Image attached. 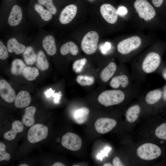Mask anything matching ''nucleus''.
I'll use <instances>...</instances> for the list:
<instances>
[{
	"instance_id": "c9c22d12",
	"label": "nucleus",
	"mask_w": 166,
	"mask_h": 166,
	"mask_svg": "<svg viewBox=\"0 0 166 166\" xmlns=\"http://www.w3.org/2000/svg\"><path fill=\"white\" fill-rule=\"evenodd\" d=\"M160 75L166 81V62L163 61L160 66L156 72Z\"/></svg>"
},
{
	"instance_id": "f03ea898",
	"label": "nucleus",
	"mask_w": 166,
	"mask_h": 166,
	"mask_svg": "<svg viewBox=\"0 0 166 166\" xmlns=\"http://www.w3.org/2000/svg\"><path fill=\"white\" fill-rule=\"evenodd\" d=\"M140 91L139 86L134 88L121 89H113L101 92L98 97V101L105 107L119 104L123 102L126 97L133 96Z\"/></svg>"
},
{
	"instance_id": "393cba45",
	"label": "nucleus",
	"mask_w": 166,
	"mask_h": 166,
	"mask_svg": "<svg viewBox=\"0 0 166 166\" xmlns=\"http://www.w3.org/2000/svg\"><path fill=\"white\" fill-rule=\"evenodd\" d=\"M26 67L25 64L22 60L18 59H14L11 63V73L16 76L20 75L23 73Z\"/></svg>"
},
{
	"instance_id": "e433bc0d",
	"label": "nucleus",
	"mask_w": 166,
	"mask_h": 166,
	"mask_svg": "<svg viewBox=\"0 0 166 166\" xmlns=\"http://www.w3.org/2000/svg\"><path fill=\"white\" fill-rule=\"evenodd\" d=\"M110 150V148L109 147H105L104 150H101L100 153L98 154L97 155V158L101 160L103 157L105 156H107V154Z\"/></svg>"
},
{
	"instance_id": "b1692460",
	"label": "nucleus",
	"mask_w": 166,
	"mask_h": 166,
	"mask_svg": "<svg viewBox=\"0 0 166 166\" xmlns=\"http://www.w3.org/2000/svg\"><path fill=\"white\" fill-rule=\"evenodd\" d=\"M89 113V109L85 107H81L76 110L74 114L76 122L79 124L84 123L88 119Z\"/></svg>"
},
{
	"instance_id": "4be33fe9",
	"label": "nucleus",
	"mask_w": 166,
	"mask_h": 166,
	"mask_svg": "<svg viewBox=\"0 0 166 166\" xmlns=\"http://www.w3.org/2000/svg\"><path fill=\"white\" fill-rule=\"evenodd\" d=\"M7 46L9 52L12 53L14 52L17 55L23 53L26 49L25 45L18 42L14 38H11L8 40Z\"/></svg>"
},
{
	"instance_id": "ea45409f",
	"label": "nucleus",
	"mask_w": 166,
	"mask_h": 166,
	"mask_svg": "<svg viewBox=\"0 0 166 166\" xmlns=\"http://www.w3.org/2000/svg\"><path fill=\"white\" fill-rule=\"evenodd\" d=\"M117 11L118 14L122 15L125 14L128 12L127 9L123 6L119 7Z\"/></svg>"
},
{
	"instance_id": "423d86ee",
	"label": "nucleus",
	"mask_w": 166,
	"mask_h": 166,
	"mask_svg": "<svg viewBox=\"0 0 166 166\" xmlns=\"http://www.w3.org/2000/svg\"><path fill=\"white\" fill-rule=\"evenodd\" d=\"M136 154L140 159L150 160L155 159L160 156L161 150L157 145L152 143H144L137 149Z\"/></svg>"
},
{
	"instance_id": "aec40b11",
	"label": "nucleus",
	"mask_w": 166,
	"mask_h": 166,
	"mask_svg": "<svg viewBox=\"0 0 166 166\" xmlns=\"http://www.w3.org/2000/svg\"><path fill=\"white\" fill-rule=\"evenodd\" d=\"M141 111V107L138 104H135L131 106L128 109L125 113L127 121L131 123L135 122L138 118Z\"/></svg>"
},
{
	"instance_id": "f257e3e1",
	"label": "nucleus",
	"mask_w": 166,
	"mask_h": 166,
	"mask_svg": "<svg viewBox=\"0 0 166 166\" xmlns=\"http://www.w3.org/2000/svg\"><path fill=\"white\" fill-rule=\"evenodd\" d=\"M166 50V45L157 44L134 60L131 65V74L134 79L140 83L148 74L155 73L163 61L162 57Z\"/></svg>"
},
{
	"instance_id": "2eb2a0df",
	"label": "nucleus",
	"mask_w": 166,
	"mask_h": 166,
	"mask_svg": "<svg viewBox=\"0 0 166 166\" xmlns=\"http://www.w3.org/2000/svg\"><path fill=\"white\" fill-rule=\"evenodd\" d=\"M162 93V87L150 90L146 94L144 101L149 105H155L161 101Z\"/></svg>"
},
{
	"instance_id": "dca6fc26",
	"label": "nucleus",
	"mask_w": 166,
	"mask_h": 166,
	"mask_svg": "<svg viewBox=\"0 0 166 166\" xmlns=\"http://www.w3.org/2000/svg\"><path fill=\"white\" fill-rule=\"evenodd\" d=\"M31 101L29 93L26 91H20L16 96L14 100L15 106L18 108H23L28 106Z\"/></svg>"
},
{
	"instance_id": "f8f14e48",
	"label": "nucleus",
	"mask_w": 166,
	"mask_h": 166,
	"mask_svg": "<svg viewBox=\"0 0 166 166\" xmlns=\"http://www.w3.org/2000/svg\"><path fill=\"white\" fill-rule=\"evenodd\" d=\"M0 95L5 101L12 103L16 97L15 92L9 84L3 79L0 81Z\"/></svg>"
},
{
	"instance_id": "49530a36",
	"label": "nucleus",
	"mask_w": 166,
	"mask_h": 166,
	"mask_svg": "<svg viewBox=\"0 0 166 166\" xmlns=\"http://www.w3.org/2000/svg\"><path fill=\"white\" fill-rule=\"evenodd\" d=\"M29 166V165L25 164H22L19 165V166Z\"/></svg>"
},
{
	"instance_id": "c756f323",
	"label": "nucleus",
	"mask_w": 166,
	"mask_h": 166,
	"mask_svg": "<svg viewBox=\"0 0 166 166\" xmlns=\"http://www.w3.org/2000/svg\"><path fill=\"white\" fill-rule=\"evenodd\" d=\"M76 81L81 86H89L94 83L95 78L92 76L81 75L77 77Z\"/></svg>"
},
{
	"instance_id": "5701e85b",
	"label": "nucleus",
	"mask_w": 166,
	"mask_h": 166,
	"mask_svg": "<svg viewBox=\"0 0 166 166\" xmlns=\"http://www.w3.org/2000/svg\"><path fill=\"white\" fill-rule=\"evenodd\" d=\"M60 52L62 55L69 53L73 55H77L78 53V49L77 45L72 42H69L63 44L61 47Z\"/></svg>"
},
{
	"instance_id": "58836bf2",
	"label": "nucleus",
	"mask_w": 166,
	"mask_h": 166,
	"mask_svg": "<svg viewBox=\"0 0 166 166\" xmlns=\"http://www.w3.org/2000/svg\"><path fill=\"white\" fill-rule=\"evenodd\" d=\"M111 47V45L110 43L108 42H105L104 45L102 46L101 47L102 52L104 53H106L107 50L110 49Z\"/></svg>"
},
{
	"instance_id": "f3484780",
	"label": "nucleus",
	"mask_w": 166,
	"mask_h": 166,
	"mask_svg": "<svg viewBox=\"0 0 166 166\" xmlns=\"http://www.w3.org/2000/svg\"><path fill=\"white\" fill-rule=\"evenodd\" d=\"M22 17V12L20 7L18 5H14L13 7L9 16L8 23L11 26H16L21 22Z\"/></svg>"
},
{
	"instance_id": "6e6552de",
	"label": "nucleus",
	"mask_w": 166,
	"mask_h": 166,
	"mask_svg": "<svg viewBox=\"0 0 166 166\" xmlns=\"http://www.w3.org/2000/svg\"><path fill=\"white\" fill-rule=\"evenodd\" d=\"M48 133L47 127L42 124H37L29 129L27 133V139L31 143H37L45 139Z\"/></svg>"
},
{
	"instance_id": "79ce46f5",
	"label": "nucleus",
	"mask_w": 166,
	"mask_h": 166,
	"mask_svg": "<svg viewBox=\"0 0 166 166\" xmlns=\"http://www.w3.org/2000/svg\"><path fill=\"white\" fill-rule=\"evenodd\" d=\"M55 90L53 91L51 88H50L45 92V94L46 96L47 97H49L54 94Z\"/></svg>"
},
{
	"instance_id": "4468645a",
	"label": "nucleus",
	"mask_w": 166,
	"mask_h": 166,
	"mask_svg": "<svg viewBox=\"0 0 166 166\" xmlns=\"http://www.w3.org/2000/svg\"><path fill=\"white\" fill-rule=\"evenodd\" d=\"M118 68L115 62L110 61L100 73V77L101 81L104 83L110 81L116 73Z\"/></svg>"
},
{
	"instance_id": "0eeeda50",
	"label": "nucleus",
	"mask_w": 166,
	"mask_h": 166,
	"mask_svg": "<svg viewBox=\"0 0 166 166\" xmlns=\"http://www.w3.org/2000/svg\"><path fill=\"white\" fill-rule=\"evenodd\" d=\"M99 40V35L96 31H91L83 37L81 47L83 51L88 55L93 54L96 51Z\"/></svg>"
},
{
	"instance_id": "4c0bfd02",
	"label": "nucleus",
	"mask_w": 166,
	"mask_h": 166,
	"mask_svg": "<svg viewBox=\"0 0 166 166\" xmlns=\"http://www.w3.org/2000/svg\"><path fill=\"white\" fill-rule=\"evenodd\" d=\"M112 163L114 166H124L121 161L120 159L117 157H114Z\"/></svg>"
},
{
	"instance_id": "a211bd4d",
	"label": "nucleus",
	"mask_w": 166,
	"mask_h": 166,
	"mask_svg": "<svg viewBox=\"0 0 166 166\" xmlns=\"http://www.w3.org/2000/svg\"><path fill=\"white\" fill-rule=\"evenodd\" d=\"M42 46L48 54L54 55L57 51L55 41L53 37L50 35L45 36L42 42Z\"/></svg>"
},
{
	"instance_id": "cd10ccee",
	"label": "nucleus",
	"mask_w": 166,
	"mask_h": 166,
	"mask_svg": "<svg viewBox=\"0 0 166 166\" xmlns=\"http://www.w3.org/2000/svg\"><path fill=\"white\" fill-rule=\"evenodd\" d=\"M24 77L27 80L32 81L35 80L39 75L38 69L36 68L32 67H26L22 73Z\"/></svg>"
},
{
	"instance_id": "473e14b6",
	"label": "nucleus",
	"mask_w": 166,
	"mask_h": 166,
	"mask_svg": "<svg viewBox=\"0 0 166 166\" xmlns=\"http://www.w3.org/2000/svg\"><path fill=\"white\" fill-rule=\"evenodd\" d=\"M155 134L158 138L166 140V123L161 124L156 128Z\"/></svg>"
},
{
	"instance_id": "a18cd8bd",
	"label": "nucleus",
	"mask_w": 166,
	"mask_h": 166,
	"mask_svg": "<svg viewBox=\"0 0 166 166\" xmlns=\"http://www.w3.org/2000/svg\"><path fill=\"white\" fill-rule=\"evenodd\" d=\"M103 166H112L113 165L110 163H107L104 164L103 165Z\"/></svg>"
},
{
	"instance_id": "9b49d317",
	"label": "nucleus",
	"mask_w": 166,
	"mask_h": 166,
	"mask_svg": "<svg viewBox=\"0 0 166 166\" xmlns=\"http://www.w3.org/2000/svg\"><path fill=\"white\" fill-rule=\"evenodd\" d=\"M100 11L103 18L108 23L113 24L117 22L118 14L117 10L111 5H102L100 7Z\"/></svg>"
},
{
	"instance_id": "412c9836",
	"label": "nucleus",
	"mask_w": 166,
	"mask_h": 166,
	"mask_svg": "<svg viewBox=\"0 0 166 166\" xmlns=\"http://www.w3.org/2000/svg\"><path fill=\"white\" fill-rule=\"evenodd\" d=\"M36 111V108L31 106L26 108L25 114L22 119V123L25 126H30L33 125L35 122L34 116Z\"/></svg>"
},
{
	"instance_id": "c85d7f7f",
	"label": "nucleus",
	"mask_w": 166,
	"mask_h": 166,
	"mask_svg": "<svg viewBox=\"0 0 166 166\" xmlns=\"http://www.w3.org/2000/svg\"><path fill=\"white\" fill-rule=\"evenodd\" d=\"M34 8L44 21H48L51 19L52 16L51 13L49 10H44L41 5L36 4L34 6Z\"/></svg>"
},
{
	"instance_id": "72a5a7b5",
	"label": "nucleus",
	"mask_w": 166,
	"mask_h": 166,
	"mask_svg": "<svg viewBox=\"0 0 166 166\" xmlns=\"http://www.w3.org/2000/svg\"><path fill=\"white\" fill-rule=\"evenodd\" d=\"M6 146L5 144L2 142H0V161L4 160L6 161L9 160L10 158V156L6 151Z\"/></svg>"
},
{
	"instance_id": "c03bdc74",
	"label": "nucleus",
	"mask_w": 166,
	"mask_h": 166,
	"mask_svg": "<svg viewBox=\"0 0 166 166\" xmlns=\"http://www.w3.org/2000/svg\"><path fill=\"white\" fill-rule=\"evenodd\" d=\"M53 166H65V165L60 162H56L53 164Z\"/></svg>"
},
{
	"instance_id": "20e7f679",
	"label": "nucleus",
	"mask_w": 166,
	"mask_h": 166,
	"mask_svg": "<svg viewBox=\"0 0 166 166\" xmlns=\"http://www.w3.org/2000/svg\"><path fill=\"white\" fill-rule=\"evenodd\" d=\"M109 82V85L113 89H126L139 86V83L133 77L127 68L122 65L119 68Z\"/></svg>"
},
{
	"instance_id": "1a4fd4ad",
	"label": "nucleus",
	"mask_w": 166,
	"mask_h": 166,
	"mask_svg": "<svg viewBox=\"0 0 166 166\" xmlns=\"http://www.w3.org/2000/svg\"><path fill=\"white\" fill-rule=\"evenodd\" d=\"M61 143L62 146L65 148L71 151H76L81 148L82 141L77 135L69 132L63 136Z\"/></svg>"
},
{
	"instance_id": "2f4dec72",
	"label": "nucleus",
	"mask_w": 166,
	"mask_h": 166,
	"mask_svg": "<svg viewBox=\"0 0 166 166\" xmlns=\"http://www.w3.org/2000/svg\"><path fill=\"white\" fill-rule=\"evenodd\" d=\"M38 2L40 5L45 6L52 14H55L56 13L57 9L52 0H38Z\"/></svg>"
},
{
	"instance_id": "7c9ffc66",
	"label": "nucleus",
	"mask_w": 166,
	"mask_h": 166,
	"mask_svg": "<svg viewBox=\"0 0 166 166\" xmlns=\"http://www.w3.org/2000/svg\"><path fill=\"white\" fill-rule=\"evenodd\" d=\"M87 62L85 58H81L75 61L73 64L72 69L76 73H80Z\"/></svg>"
},
{
	"instance_id": "9d476101",
	"label": "nucleus",
	"mask_w": 166,
	"mask_h": 166,
	"mask_svg": "<svg viewBox=\"0 0 166 166\" xmlns=\"http://www.w3.org/2000/svg\"><path fill=\"white\" fill-rule=\"evenodd\" d=\"M116 121L108 118H101L97 119L94 123L96 131L101 134H105L111 131L116 125Z\"/></svg>"
},
{
	"instance_id": "37998d69",
	"label": "nucleus",
	"mask_w": 166,
	"mask_h": 166,
	"mask_svg": "<svg viewBox=\"0 0 166 166\" xmlns=\"http://www.w3.org/2000/svg\"><path fill=\"white\" fill-rule=\"evenodd\" d=\"M53 97H54L55 102V103H58L60 98V95L58 93H56L53 95Z\"/></svg>"
},
{
	"instance_id": "ddd939ff",
	"label": "nucleus",
	"mask_w": 166,
	"mask_h": 166,
	"mask_svg": "<svg viewBox=\"0 0 166 166\" xmlns=\"http://www.w3.org/2000/svg\"><path fill=\"white\" fill-rule=\"evenodd\" d=\"M77 7L75 5L71 4L65 7L60 13L59 21L62 24H66L71 22L76 15Z\"/></svg>"
},
{
	"instance_id": "7ed1b4c3",
	"label": "nucleus",
	"mask_w": 166,
	"mask_h": 166,
	"mask_svg": "<svg viewBox=\"0 0 166 166\" xmlns=\"http://www.w3.org/2000/svg\"><path fill=\"white\" fill-rule=\"evenodd\" d=\"M144 46L141 38L136 35L130 36L120 41L117 44V50L123 57L122 62L129 61Z\"/></svg>"
},
{
	"instance_id": "a19ab883",
	"label": "nucleus",
	"mask_w": 166,
	"mask_h": 166,
	"mask_svg": "<svg viewBox=\"0 0 166 166\" xmlns=\"http://www.w3.org/2000/svg\"><path fill=\"white\" fill-rule=\"evenodd\" d=\"M164 0H152V3L156 7L159 8L162 5Z\"/></svg>"
},
{
	"instance_id": "bb28decb",
	"label": "nucleus",
	"mask_w": 166,
	"mask_h": 166,
	"mask_svg": "<svg viewBox=\"0 0 166 166\" xmlns=\"http://www.w3.org/2000/svg\"><path fill=\"white\" fill-rule=\"evenodd\" d=\"M36 65L37 68L41 71L47 70L49 67V63L44 52L39 50L37 55Z\"/></svg>"
},
{
	"instance_id": "a878e982",
	"label": "nucleus",
	"mask_w": 166,
	"mask_h": 166,
	"mask_svg": "<svg viewBox=\"0 0 166 166\" xmlns=\"http://www.w3.org/2000/svg\"><path fill=\"white\" fill-rule=\"evenodd\" d=\"M23 57L26 63L33 65L36 61L37 55L33 48L30 46L27 47L23 53Z\"/></svg>"
},
{
	"instance_id": "39448f33",
	"label": "nucleus",
	"mask_w": 166,
	"mask_h": 166,
	"mask_svg": "<svg viewBox=\"0 0 166 166\" xmlns=\"http://www.w3.org/2000/svg\"><path fill=\"white\" fill-rule=\"evenodd\" d=\"M134 6L139 17L145 21H152L156 17L154 8L147 0H136Z\"/></svg>"
},
{
	"instance_id": "f704fd0d",
	"label": "nucleus",
	"mask_w": 166,
	"mask_h": 166,
	"mask_svg": "<svg viewBox=\"0 0 166 166\" xmlns=\"http://www.w3.org/2000/svg\"><path fill=\"white\" fill-rule=\"evenodd\" d=\"M7 49L3 44L2 42L0 41V59L4 60L7 58L8 57Z\"/></svg>"
},
{
	"instance_id": "6ab92c4d",
	"label": "nucleus",
	"mask_w": 166,
	"mask_h": 166,
	"mask_svg": "<svg viewBox=\"0 0 166 166\" xmlns=\"http://www.w3.org/2000/svg\"><path fill=\"white\" fill-rule=\"evenodd\" d=\"M23 125L20 121H15L12 124L11 130L7 132L4 134V138L7 140H12L15 138L18 133L23 131Z\"/></svg>"
}]
</instances>
